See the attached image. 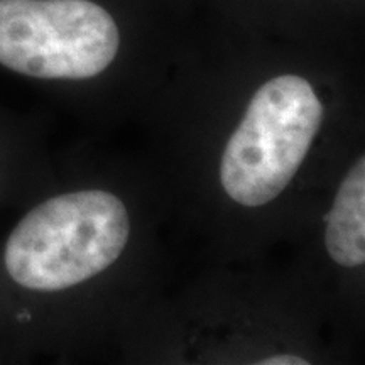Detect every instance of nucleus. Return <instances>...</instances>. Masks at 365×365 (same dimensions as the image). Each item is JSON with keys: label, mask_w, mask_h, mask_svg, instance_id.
<instances>
[{"label": "nucleus", "mask_w": 365, "mask_h": 365, "mask_svg": "<svg viewBox=\"0 0 365 365\" xmlns=\"http://www.w3.org/2000/svg\"><path fill=\"white\" fill-rule=\"evenodd\" d=\"M322 115L318 95L301 76L264 83L223 150L227 195L244 207H262L279 196L307 158Z\"/></svg>", "instance_id": "f03ea898"}, {"label": "nucleus", "mask_w": 365, "mask_h": 365, "mask_svg": "<svg viewBox=\"0 0 365 365\" xmlns=\"http://www.w3.org/2000/svg\"><path fill=\"white\" fill-rule=\"evenodd\" d=\"M112 16L90 0H0V65L43 80H86L115 59Z\"/></svg>", "instance_id": "7ed1b4c3"}, {"label": "nucleus", "mask_w": 365, "mask_h": 365, "mask_svg": "<svg viewBox=\"0 0 365 365\" xmlns=\"http://www.w3.org/2000/svg\"><path fill=\"white\" fill-rule=\"evenodd\" d=\"M327 250L336 264L362 266L365 261V161L360 158L335 196L327 223Z\"/></svg>", "instance_id": "20e7f679"}, {"label": "nucleus", "mask_w": 365, "mask_h": 365, "mask_svg": "<svg viewBox=\"0 0 365 365\" xmlns=\"http://www.w3.org/2000/svg\"><path fill=\"white\" fill-rule=\"evenodd\" d=\"M129 232L125 205L115 195L100 190L59 195L17 223L4 262L22 287L61 291L110 267Z\"/></svg>", "instance_id": "f257e3e1"}, {"label": "nucleus", "mask_w": 365, "mask_h": 365, "mask_svg": "<svg viewBox=\"0 0 365 365\" xmlns=\"http://www.w3.org/2000/svg\"><path fill=\"white\" fill-rule=\"evenodd\" d=\"M261 364L262 365H308L307 360L293 357V355H277V357L262 360Z\"/></svg>", "instance_id": "39448f33"}]
</instances>
